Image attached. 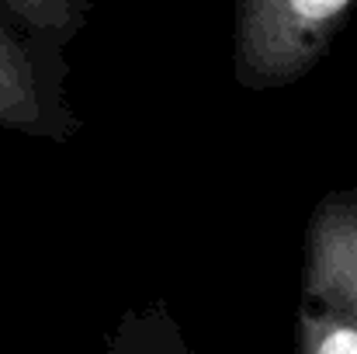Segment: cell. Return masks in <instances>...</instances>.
Here are the masks:
<instances>
[{
  "instance_id": "obj_1",
  "label": "cell",
  "mask_w": 357,
  "mask_h": 354,
  "mask_svg": "<svg viewBox=\"0 0 357 354\" xmlns=\"http://www.w3.org/2000/svg\"><path fill=\"white\" fill-rule=\"evenodd\" d=\"M354 10L357 0H236V84L246 91L298 84L330 56Z\"/></svg>"
},
{
  "instance_id": "obj_2",
  "label": "cell",
  "mask_w": 357,
  "mask_h": 354,
  "mask_svg": "<svg viewBox=\"0 0 357 354\" xmlns=\"http://www.w3.org/2000/svg\"><path fill=\"white\" fill-rule=\"evenodd\" d=\"M298 351L357 354V188H337L309 216Z\"/></svg>"
},
{
  "instance_id": "obj_3",
  "label": "cell",
  "mask_w": 357,
  "mask_h": 354,
  "mask_svg": "<svg viewBox=\"0 0 357 354\" xmlns=\"http://www.w3.org/2000/svg\"><path fill=\"white\" fill-rule=\"evenodd\" d=\"M66 49L38 42L0 14V128L70 142L84 118L66 94Z\"/></svg>"
},
{
  "instance_id": "obj_4",
  "label": "cell",
  "mask_w": 357,
  "mask_h": 354,
  "mask_svg": "<svg viewBox=\"0 0 357 354\" xmlns=\"http://www.w3.org/2000/svg\"><path fill=\"white\" fill-rule=\"evenodd\" d=\"M91 7L94 0H0V14L10 24L56 49H70V42L84 31Z\"/></svg>"
}]
</instances>
